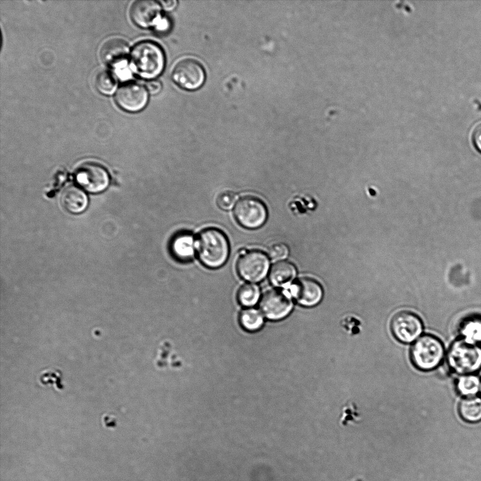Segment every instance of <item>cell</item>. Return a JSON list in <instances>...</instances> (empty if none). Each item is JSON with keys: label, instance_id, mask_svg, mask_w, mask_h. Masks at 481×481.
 Returning <instances> with one entry per match:
<instances>
[{"label": "cell", "instance_id": "obj_14", "mask_svg": "<svg viewBox=\"0 0 481 481\" xmlns=\"http://www.w3.org/2000/svg\"><path fill=\"white\" fill-rule=\"evenodd\" d=\"M128 54V44L120 38H113L106 41L100 50L101 60L113 67L123 65Z\"/></svg>", "mask_w": 481, "mask_h": 481}, {"label": "cell", "instance_id": "obj_11", "mask_svg": "<svg viewBox=\"0 0 481 481\" xmlns=\"http://www.w3.org/2000/svg\"><path fill=\"white\" fill-rule=\"evenodd\" d=\"M117 104L125 111L136 112L147 104V90L137 83H127L120 87L115 96Z\"/></svg>", "mask_w": 481, "mask_h": 481}, {"label": "cell", "instance_id": "obj_28", "mask_svg": "<svg viewBox=\"0 0 481 481\" xmlns=\"http://www.w3.org/2000/svg\"><path fill=\"white\" fill-rule=\"evenodd\" d=\"M161 5L166 11H171L174 9L177 4L176 0L161 1Z\"/></svg>", "mask_w": 481, "mask_h": 481}, {"label": "cell", "instance_id": "obj_24", "mask_svg": "<svg viewBox=\"0 0 481 481\" xmlns=\"http://www.w3.org/2000/svg\"><path fill=\"white\" fill-rule=\"evenodd\" d=\"M237 200V195L231 191H224L220 193L217 197L218 206L223 210L232 208Z\"/></svg>", "mask_w": 481, "mask_h": 481}, {"label": "cell", "instance_id": "obj_16", "mask_svg": "<svg viewBox=\"0 0 481 481\" xmlns=\"http://www.w3.org/2000/svg\"><path fill=\"white\" fill-rule=\"evenodd\" d=\"M196 241L189 232H180L172 239L170 250L173 256L180 261L191 260L194 254Z\"/></svg>", "mask_w": 481, "mask_h": 481}, {"label": "cell", "instance_id": "obj_27", "mask_svg": "<svg viewBox=\"0 0 481 481\" xmlns=\"http://www.w3.org/2000/svg\"><path fill=\"white\" fill-rule=\"evenodd\" d=\"M147 91L151 94H158L162 87L161 83L158 80H151L146 82Z\"/></svg>", "mask_w": 481, "mask_h": 481}, {"label": "cell", "instance_id": "obj_17", "mask_svg": "<svg viewBox=\"0 0 481 481\" xmlns=\"http://www.w3.org/2000/svg\"><path fill=\"white\" fill-rule=\"evenodd\" d=\"M296 269L294 266L287 261H280L271 267L269 278L275 286H282L294 277Z\"/></svg>", "mask_w": 481, "mask_h": 481}, {"label": "cell", "instance_id": "obj_10", "mask_svg": "<svg viewBox=\"0 0 481 481\" xmlns=\"http://www.w3.org/2000/svg\"><path fill=\"white\" fill-rule=\"evenodd\" d=\"M259 306L266 318L278 320L289 313L292 308V302L286 292L280 289H270L263 294Z\"/></svg>", "mask_w": 481, "mask_h": 481}, {"label": "cell", "instance_id": "obj_29", "mask_svg": "<svg viewBox=\"0 0 481 481\" xmlns=\"http://www.w3.org/2000/svg\"><path fill=\"white\" fill-rule=\"evenodd\" d=\"M157 26V30L158 31H164L165 30L168 29V22L167 20H160L156 25Z\"/></svg>", "mask_w": 481, "mask_h": 481}, {"label": "cell", "instance_id": "obj_25", "mask_svg": "<svg viewBox=\"0 0 481 481\" xmlns=\"http://www.w3.org/2000/svg\"><path fill=\"white\" fill-rule=\"evenodd\" d=\"M288 247L283 243L273 244L268 249V254L273 259H282L288 255Z\"/></svg>", "mask_w": 481, "mask_h": 481}, {"label": "cell", "instance_id": "obj_19", "mask_svg": "<svg viewBox=\"0 0 481 481\" xmlns=\"http://www.w3.org/2000/svg\"><path fill=\"white\" fill-rule=\"evenodd\" d=\"M460 332L464 341L479 345L481 343V318L467 319L462 323Z\"/></svg>", "mask_w": 481, "mask_h": 481}, {"label": "cell", "instance_id": "obj_4", "mask_svg": "<svg viewBox=\"0 0 481 481\" xmlns=\"http://www.w3.org/2000/svg\"><path fill=\"white\" fill-rule=\"evenodd\" d=\"M411 358L416 368L420 370H431L437 367L444 356L441 341L431 335L419 337L411 349Z\"/></svg>", "mask_w": 481, "mask_h": 481}, {"label": "cell", "instance_id": "obj_15", "mask_svg": "<svg viewBox=\"0 0 481 481\" xmlns=\"http://www.w3.org/2000/svg\"><path fill=\"white\" fill-rule=\"evenodd\" d=\"M88 203V197L85 192L75 186H68L61 195V206L65 210L73 214L85 211Z\"/></svg>", "mask_w": 481, "mask_h": 481}, {"label": "cell", "instance_id": "obj_6", "mask_svg": "<svg viewBox=\"0 0 481 481\" xmlns=\"http://www.w3.org/2000/svg\"><path fill=\"white\" fill-rule=\"evenodd\" d=\"M268 268L269 259L267 255L258 250H251L242 254L237 263L239 275L252 282L263 280Z\"/></svg>", "mask_w": 481, "mask_h": 481}, {"label": "cell", "instance_id": "obj_21", "mask_svg": "<svg viewBox=\"0 0 481 481\" xmlns=\"http://www.w3.org/2000/svg\"><path fill=\"white\" fill-rule=\"evenodd\" d=\"M239 321L242 326L249 331L258 330L263 323L262 315L254 308H246L239 315Z\"/></svg>", "mask_w": 481, "mask_h": 481}, {"label": "cell", "instance_id": "obj_22", "mask_svg": "<svg viewBox=\"0 0 481 481\" xmlns=\"http://www.w3.org/2000/svg\"><path fill=\"white\" fill-rule=\"evenodd\" d=\"M260 295L258 286L254 284H244L237 292L238 301L243 306H249L255 304Z\"/></svg>", "mask_w": 481, "mask_h": 481}, {"label": "cell", "instance_id": "obj_1", "mask_svg": "<svg viewBox=\"0 0 481 481\" xmlns=\"http://www.w3.org/2000/svg\"><path fill=\"white\" fill-rule=\"evenodd\" d=\"M196 250L199 259L204 266L217 268L226 262L230 246L226 235L221 230L210 227L199 232L196 240Z\"/></svg>", "mask_w": 481, "mask_h": 481}, {"label": "cell", "instance_id": "obj_9", "mask_svg": "<svg viewBox=\"0 0 481 481\" xmlns=\"http://www.w3.org/2000/svg\"><path fill=\"white\" fill-rule=\"evenodd\" d=\"M391 330L396 339L410 343L421 334L423 323L416 314L408 311H399L392 319Z\"/></svg>", "mask_w": 481, "mask_h": 481}, {"label": "cell", "instance_id": "obj_20", "mask_svg": "<svg viewBox=\"0 0 481 481\" xmlns=\"http://www.w3.org/2000/svg\"><path fill=\"white\" fill-rule=\"evenodd\" d=\"M481 382L480 378L473 375H463L456 382L458 392L463 396H473L480 389Z\"/></svg>", "mask_w": 481, "mask_h": 481}, {"label": "cell", "instance_id": "obj_13", "mask_svg": "<svg viewBox=\"0 0 481 481\" xmlns=\"http://www.w3.org/2000/svg\"><path fill=\"white\" fill-rule=\"evenodd\" d=\"M292 292L296 300L304 306H314L323 297L320 285L316 280L308 277L297 280L293 285Z\"/></svg>", "mask_w": 481, "mask_h": 481}, {"label": "cell", "instance_id": "obj_8", "mask_svg": "<svg viewBox=\"0 0 481 481\" xmlns=\"http://www.w3.org/2000/svg\"><path fill=\"white\" fill-rule=\"evenodd\" d=\"M172 79L180 87L194 90L204 82L205 71L198 61L185 58L175 65L172 71Z\"/></svg>", "mask_w": 481, "mask_h": 481}, {"label": "cell", "instance_id": "obj_12", "mask_svg": "<svg viewBox=\"0 0 481 481\" xmlns=\"http://www.w3.org/2000/svg\"><path fill=\"white\" fill-rule=\"evenodd\" d=\"M132 21L142 27H149L157 25L160 20L161 8L153 0H138L130 8Z\"/></svg>", "mask_w": 481, "mask_h": 481}, {"label": "cell", "instance_id": "obj_30", "mask_svg": "<svg viewBox=\"0 0 481 481\" xmlns=\"http://www.w3.org/2000/svg\"><path fill=\"white\" fill-rule=\"evenodd\" d=\"M480 392H481V385H480Z\"/></svg>", "mask_w": 481, "mask_h": 481}, {"label": "cell", "instance_id": "obj_5", "mask_svg": "<svg viewBox=\"0 0 481 481\" xmlns=\"http://www.w3.org/2000/svg\"><path fill=\"white\" fill-rule=\"evenodd\" d=\"M234 215L242 227L255 229L265 223L268 212L265 204L260 199L246 196L237 202L234 208Z\"/></svg>", "mask_w": 481, "mask_h": 481}, {"label": "cell", "instance_id": "obj_2", "mask_svg": "<svg viewBox=\"0 0 481 481\" xmlns=\"http://www.w3.org/2000/svg\"><path fill=\"white\" fill-rule=\"evenodd\" d=\"M131 63L138 75L152 79L160 75L163 70L164 54L156 43L142 42L137 44L131 52Z\"/></svg>", "mask_w": 481, "mask_h": 481}, {"label": "cell", "instance_id": "obj_3", "mask_svg": "<svg viewBox=\"0 0 481 481\" xmlns=\"http://www.w3.org/2000/svg\"><path fill=\"white\" fill-rule=\"evenodd\" d=\"M447 361L455 373L462 375L473 374L481 368V346L458 340L450 346Z\"/></svg>", "mask_w": 481, "mask_h": 481}, {"label": "cell", "instance_id": "obj_7", "mask_svg": "<svg viewBox=\"0 0 481 481\" xmlns=\"http://www.w3.org/2000/svg\"><path fill=\"white\" fill-rule=\"evenodd\" d=\"M75 179L80 187L93 194L104 192L110 182L107 170L94 163H87L81 165L75 174Z\"/></svg>", "mask_w": 481, "mask_h": 481}, {"label": "cell", "instance_id": "obj_26", "mask_svg": "<svg viewBox=\"0 0 481 481\" xmlns=\"http://www.w3.org/2000/svg\"><path fill=\"white\" fill-rule=\"evenodd\" d=\"M471 139L475 149L481 153V121L473 126L471 131Z\"/></svg>", "mask_w": 481, "mask_h": 481}, {"label": "cell", "instance_id": "obj_23", "mask_svg": "<svg viewBox=\"0 0 481 481\" xmlns=\"http://www.w3.org/2000/svg\"><path fill=\"white\" fill-rule=\"evenodd\" d=\"M95 86L99 92L104 94H112L116 87L113 75L108 70H101L95 77Z\"/></svg>", "mask_w": 481, "mask_h": 481}, {"label": "cell", "instance_id": "obj_18", "mask_svg": "<svg viewBox=\"0 0 481 481\" xmlns=\"http://www.w3.org/2000/svg\"><path fill=\"white\" fill-rule=\"evenodd\" d=\"M458 412L461 417L467 422L475 423L481 420V398H464L459 404Z\"/></svg>", "mask_w": 481, "mask_h": 481}]
</instances>
